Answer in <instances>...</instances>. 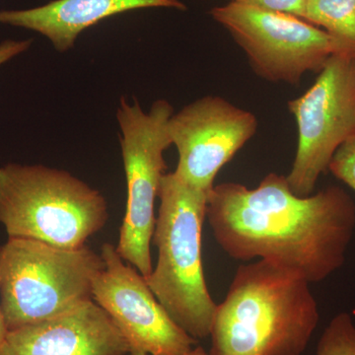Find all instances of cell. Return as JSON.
I'll return each instance as SVG.
<instances>
[{
    "label": "cell",
    "mask_w": 355,
    "mask_h": 355,
    "mask_svg": "<svg viewBox=\"0 0 355 355\" xmlns=\"http://www.w3.org/2000/svg\"><path fill=\"white\" fill-rule=\"evenodd\" d=\"M328 171L355 191V133L338 147Z\"/></svg>",
    "instance_id": "cell-15"
},
{
    "label": "cell",
    "mask_w": 355,
    "mask_h": 355,
    "mask_svg": "<svg viewBox=\"0 0 355 355\" xmlns=\"http://www.w3.org/2000/svg\"><path fill=\"white\" fill-rule=\"evenodd\" d=\"M173 114V107L166 100L154 102L148 113L137 101L130 104L121 100L116 112L128 200L116 249L144 277L153 268L154 205L167 167L164 153L172 146L167 123Z\"/></svg>",
    "instance_id": "cell-7"
},
{
    "label": "cell",
    "mask_w": 355,
    "mask_h": 355,
    "mask_svg": "<svg viewBox=\"0 0 355 355\" xmlns=\"http://www.w3.org/2000/svg\"><path fill=\"white\" fill-rule=\"evenodd\" d=\"M209 193L175 172L163 176L153 237L157 263L144 277L173 321L196 340L210 336L217 307L207 288L202 260Z\"/></svg>",
    "instance_id": "cell-3"
},
{
    "label": "cell",
    "mask_w": 355,
    "mask_h": 355,
    "mask_svg": "<svg viewBox=\"0 0 355 355\" xmlns=\"http://www.w3.org/2000/svg\"><path fill=\"white\" fill-rule=\"evenodd\" d=\"M316 355H355V324L342 312L331 320L318 343Z\"/></svg>",
    "instance_id": "cell-14"
},
{
    "label": "cell",
    "mask_w": 355,
    "mask_h": 355,
    "mask_svg": "<svg viewBox=\"0 0 355 355\" xmlns=\"http://www.w3.org/2000/svg\"><path fill=\"white\" fill-rule=\"evenodd\" d=\"M108 218L104 196L69 172L17 163L0 167V224L8 238L78 249Z\"/></svg>",
    "instance_id": "cell-4"
},
{
    "label": "cell",
    "mask_w": 355,
    "mask_h": 355,
    "mask_svg": "<svg viewBox=\"0 0 355 355\" xmlns=\"http://www.w3.org/2000/svg\"><path fill=\"white\" fill-rule=\"evenodd\" d=\"M104 268L96 277L92 299L116 324L130 355H186L197 345L169 316L144 275L127 265L114 245L101 248Z\"/></svg>",
    "instance_id": "cell-9"
},
{
    "label": "cell",
    "mask_w": 355,
    "mask_h": 355,
    "mask_svg": "<svg viewBox=\"0 0 355 355\" xmlns=\"http://www.w3.org/2000/svg\"><path fill=\"white\" fill-rule=\"evenodd\" d=\"M7 333H8V330H7L3 314H2L1 306H0V347L6 340Z\"/></svg>",
    "instance_id": "cell-18"
},
{
    "label": "cell",
    "mask_w": 355,
    "mask_h": 355,
    "mask_svg": "<svg viewBox=\"0 0 355 355\" xmlns=\"http://www.w3.org/2000/svg\"><path fill=\"white\" fill-rule=\"evenodd\" d=\"M207 219L230 258L268 261L315 284L345 263L355 203L338 186L299 197L286 177L270 173L254 189L232 182L214 186Z\"/></svg>",
    "instance_id": "cell-1"
},
{
    "label": "cell",
    "mask_w": 355,
    "mask_h": 355,
    "mask_svg": "<svg viewBox=\"0 0 355 355\" xmlns=\"http://www.w3.org/2000/svg\"><path fill=\"white\" fill-rule=\"evenodd\" d=\"M33 40H6L0 43V67L29 50Z\"/></svg>",
    "instance_id": "cell-17"
},
{
    "label": "cell",
    "mask_w": 355,
    "mask_h": 355,
    "mask_svg": "<svg viewBox=\"0 0 355 355\" xmlns=\"http://www.w3.org/2000/svg\"><path fill=\"white\" fill-rule=\"evenodd\" d=\"M303 19L355 46V0H306Z\"/></svg>",
    "instance_id": "cell-13"
},
{
    "label": "cell",
    "mask_w": 355,
    "mask_h": 355,
    "mask_svg": "<svg viewBox=\"0 0 355 355\" xmlns=\"http://www.w3.org/2000/svg\"><path fill=\"white\" fill-rule=\"evenodd\" d=\"M144 8L183 11L187 6L181 0H53L34 8L0 10V24L39 33L62 53L70 50L91 26L116 14Z\"/></svg>",
    "instance_id": "cell-12"
},
{
    "label": "cell",
    "mask_w": 355,
    "mask_h": 355,
    "mask_svg": "<svg viewBox=\"0 0 355 355\" xmlns=\"http://www.w3.org/2000/svg\"><path fill=\"white\" fill-rule=\"evenodd\" d=\"M90 248L64 249L8 238L0 245V306L8 331L51 319L92 299L104 268Z\"/></svg>",
    "instance_id": "cell-5"
},
{
    "label": "cell",
    "mask_w": 355,
    "mask_h": 355,
    "mask_svg": "<svg viewBox=\"0 0 355 355\" xmlns=\"http://www.w3.org/2000/svg\"><path fill=\"white\" fill-rule=\"evenodd\" d=\"M310 284L268 261L239 266L217 305L209 355H302L320 321Z\"/></svg>",
    "instance_id": "cell-2"
},
{
    "label": "cell",
    "mask_w": 355,
    "mask_h": 355,
    "mask_svg": "<svg viewBox=\"0 0 355 355\" xmlns=\"http://www.w3.org/2000/svg\"><path fill=\"white\" fill-rule=\"evenodd\" d=\"M186 355H209V354H207V352L203 349V347H195L193 349L191 350L190 352H189V354H187Z\"/></svg>",
    "instance_id": "cell-19"
},
{
    "label": "cell",
    "mask_w": 355,
    "mask_h": 355,
    "mask_svg": "<svg viewBox=\"0 0 355 355\" xmlns=\"http://www.w3.org/2000/svg\"><path fill=\"white\" fill-rule=\"evenodd\" d=\"M210 15L244 51L254 71L270 83L296 85L336 53H355L354 44L293 14L229 2Z\"/></svg>",
    "instance_id": "cell-6"
},
{
    "label": "cell",
    "mask_w": 355,
    "mask_h": 355,
    "mask_svg": "<svg viewBox=\"0 0 355 355\" xmlns=\"http://www.w3.org/2000/svg\"><path fill=\"white\" fill-rule=\"evenodd\" d=\"M297 123L295 158L287 182L299 197L312 195L331 158L355 133V53L329 58L312 86L288 103Z\"/></svg>",
    "instance_id": "cell-8"
},
{
    "label": "cell",
    "mask_w": 355,
    "mask_h": 355,
    "mask_svg": "<svg viewBox=\"0 0 355 355\" xmlns=\"http://www.w3.org/2000/svg\"><path fill=\"white\" fill-rule=\"evenodd\" d=\"M128 345L93 299L67 312L8 331L0 355H127Z\"/></svg>",
    "instance_id": "cell-11"
},
{
    "label": "cell",
    "mask_w": 355,
    "mask_h": 355,
    "mask_svg": "<svg viewBox=\"0 0 355 355\" xmlns=\"http://www.w3.org/2000/svg\"><path fill=\"white\" fill-rule=\"evenodd\" d=\"M230 2L268 10L282 11L303 19L306 0H231Z\"/></svg>",
    "instance_id": "cell-16"
},
{
    "label": "cell",
    "mask_w": 355,
    "mask_h": 355,
    "mask_svg": "<svg viewBox=\"0 0 355 355\" xmlns=\"http://www.w3.org/2000/svg\"><path fill=\"white\" fill-rule=\"evenodd\" d=\"M256 116L219 96H205L173 114L168 135L179 160L175 173L209 193L224 165L254 137Z\"/></svg>",
    "instance_id": "cell-10"
}]
</instances>
